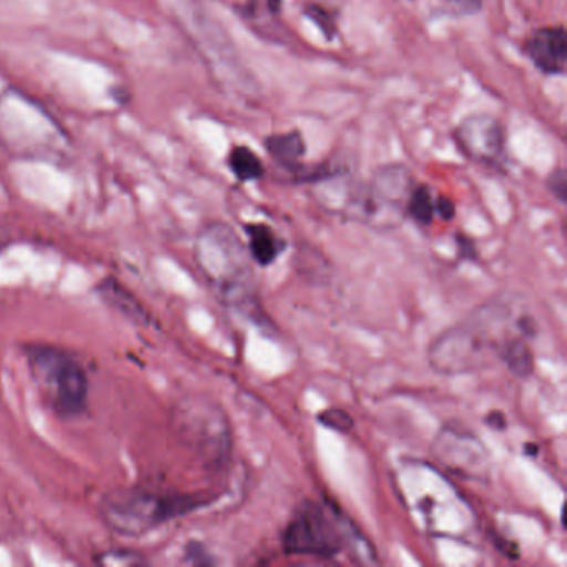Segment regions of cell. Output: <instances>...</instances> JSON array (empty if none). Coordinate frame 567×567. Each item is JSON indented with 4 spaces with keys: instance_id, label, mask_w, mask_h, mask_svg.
Here are the masks:
<instances>
[{
    "instance_id": "6da1fadb",
    "label": "cell",
    "mask_w": 567,
    "mask_h": 567,
    "mask_svg": "<svg viewBox=\"0 0 567 567\" xmlns=\"http://www.w3.org/2000/svg\"><path fill=\"white\" fill-rule=\"evenodd\" d=\"M536 333L533 318L517 317L513 303L487 301L463 321L444 331L430 350L433 370L443 374H463L503 363L507 350L519 338Z\"/></svg>"
},
{
    "instance_id": "7a4b0ae2",
    "label": "cell",
    "mask_w": 567,
    "mask_h": 567,
    "mask_svg": "<svg viewBox=\"0 0 567 567\" xmlns=\"http://www.w3.org/2000/svg\"><path fill=\"white\" fill-rule=\"evenodd\" d=\"M250 251L228 225H210L197 241L198 267L225 303L248 307L255 301Z\"/></svg>"
},
{
    "instance_id": "3957f363",
    "label": "cell",
    "mask_w": 567,
    "mask_h": 567,
    "mask_svg": "<svg viewBox=\"0 0 567 567\" xmlns=\"http://www.w3.org/2000/svg\"><path fill=\"white\" fill-rule=\"evenodd\" d=\"M29 370L48 406L61 417H78L89 401L84 367L68 351L51 344L25 348Z\"/></svg>"
},
{
    "instance_id": "277c9868",
    "label": "cell",
    "mask_w": 567,
    "mask_h": 567,
    "mask_svg": "<svg viewBox=\"0 0 567 567\" xmlns=\"http://www.w3.org/2000/svg\"><path fill=\"white\" fill-rule=\"evenodd\" d=\"M197 506L187 496H162L144 489L115 491L102 503L109 526L125 536H138Z\"/></svg>"
},
{
    "instance_id": "5b68a950",
    "label": "cell",
    "mask_w": 567,
    "mask_h": 567,
    "mask_svg": "<svg viewBox=\"0 0 567 567\" xmlns=\"http://www.w3.org/2000/svg\"><path fill=\"white\" fill-rule=\"evenodd\" d=\"M340 514L330 516L327 507L305 503L288 523L284 534V549L297 556L334 557L344 543L354 546V529H341Z\"/></svg>"
},
{
    "instance_id": "8992f818",
    "label": "cell",
    "mask_w": 567,
    "mask_h": 567,
    "mask_svg": "<svg viewBox=\"0 0 567 567\" xmlns=\"http://www.w3.org/2000/svg\"><path fill=\"white\" fill-rule=\"evenodd\" d=\"M414 178L404 165H383L367 185H361L358 220L377 227H394L406 215Z\"/></svg>"
},
{
    "instance_id": "52a82bcc",
    "label": "cell",
    "mask_w": 567,
    "mask_h": 567,
    "mask_svg": "<svg viewBox=\"0 0 567 567\" xmlns=\"http://www.w3.org/2000/svg\"><path fill=\"white\" fill-rule=\"evenodd\" d=\"M453 137L461 154L476 164L499 167L506 158V132L493 115H470L457 125Z\"/></svg>"
},
{
    "instance_id": "ba28073f",
    "label": "cell",
    "mask_w": 567,
    "mask_h": 567,
    "mask_svg": "<svg viewBox=\"0 0 567 567\" xmlns=\"http://www.w3.org/2000/svg\"><path fill=\"white\" fill-rule=\"evenodd\" d=\"M434 454L447 470L463 476H477L486 473L487 456L477 437L461 431L446 430L434 443Z\"/></svg>"
},
{
    "instance_id": "9c48e42d",
    "label": "cell",
    "mask_w": 567,
    "mask_h": 567,
    "mask_svg": "<svg viewBox=\"0 0 567 567\" xmlns=\"http://www.w3.org/2000/svg\"><path fill=\"white\" fill-rule=\"evenodd\" d=\"M526 58L546 75H563L567 62V35L563 25L536 29L524 44Z\"/></svg>"
},
{
    "instance_id": "30bf717a",
    "label": "cell",
    "mask_w": 567,
    "mask_h": 567,
    "mask_svg": "<svg viewBox=\"0 0 567 567\" xmlns=\"http://www.w3.org/2000/svg\"><path fill=\"white\" fill-rule=\"evenodd\" d=\"M265 148L268 155L290 174L300 175L303 171V158L307 154V144L303 135L298 131L274 134L265 138Z\"/></svg>"
},
{
    "instance_id": "8fae6325",
    "label": "cell",
    "mask_w": 567,
    "mask_h": 567,
    "mask_svg": "<svg viewBox=\"0 0 567 567\" xmlns=\"http://www.w3.org/2000/svg\"><path fill=\"white\" fill-rule=\"evenodd\" d=\"M248 237H250V251L251 258L258 264L267 265L274 264L278 255L284 251L285 244L278 238V235L271 230L268 225L250 224L245 227Z\"/></svg>"
},
{
    "instance_id": "7c38bea8",
    "label": "cell",
    "mask_w": 567,
    "mask_h": 567,
    "mask_svg": "<svg viewBox=\"0 0 567 567\" xmlns=\"http://www.w3.org/2000/svg\"><path fill=\"white\" fill-rule=\"evenodd\" d=\"M228 167L240 182L260 181L265 175L264 162L250 147L238 145L228 155Z\"/></svg>"
},
{
    "instance_id": "4fadbf2b",
    "label": "cell",
    "mask_w": 567,
    "mask_h": 567,
    "mask_svg": "<svg viewBox=\"0 0 567 567\" xmlns=\"http://www.w3.org/2000/svg\"><path fill=\"white\" fill-rule=\"evenodd\" d=\"M436 214V198L427 185H414L406 205V215L421 225H430Z\"/></svg>"
},
{
    "instance_id": "5bb4252c",
    "label": "cell",
    "mask_w": 567,
    "mask_h": 567,
    "mask_svg": "<svg viewBox=\"0 0 567 567\" xmlns=\"http://www.w3.org/2000/svg\"><path fill=\"white\" fill-rule=\"evenodd\" d=\"M503 363L506 364L511 373L516 374V377L526 378L533 373L534 357L526 338H519V340L511 344Z\"/></svg>"
},
{
    "instance_id": "9a60e30c",
    "label": "cell",
    "mask_w": 567,
    "mask_h": 567,
    "mask_svg": "<svg viewBox=\"0 0 567 567\" xmlns=\"http://www.w3.org/2000/svg\"><path fill=\"white\" fill-rule=\"evenodd\" d=\"M99 291L104 295L105 300L111 301L112 305H115V307L124 311V313L132 315V317H138V315H141L137 303H135L132 298H127L124 288L118 287L114 281H105V285H102Z\"/></svg>"
},
{
    "instance_id": "2e32d148",
    "label": "cell",
    "mask_w": 567,
    "mask_h": 567,
    "mask_svg": "<svg viewBox=\"0 0 567 567\" xmlns=\"http://www.w3.org/2000/svg\"><path fill=\"white\" fill-rule=\"evenodd\" d=\"M307 16L321 29L327 39L334 38V34H337V22H334L333 16L327 9L313 4L307 8Z\"/></svg>"
},
{
    "instance_id": "e0dca14e",
    "label": "cell",
    "mask_w": 567,
    "mask_h": 567,
    "mask_svg": "<svg viewBox=\"0 0 567 567\" xmlns=\"http://www.w3.org/2000/svg\"><path fill=\"white\" fill-rule=\"evenodd\" d=\"M547 188H549L550 194H553L560 204H566L567 174L564 168H556V171L547 177Z\"/></svg>"
},
{
    "instance_id": "ac0fdd59",
    "label": "cell",
    "mask_w": 567,
    "mask_h": 567,
    "mask_svg": "<svg viewBox=\"0 0 567 567\" xmlns=\"http://www.w3.org/2000/svg\"><path fill=\"white\" fill-rule=\"evenodd\" d=\"M320 421L337 431H350L353 427V420L341 410L324 411L320 414Z\"/></svg>"
},
{
    "instance_id": "d6986e66",
    "label": "cell",
    "mask_w": 567,
    "mask_h": 567,
    "mask_svg": "<svg viewBox=\"0 0 567 567\" xmlns=\"http://www.w3.org/2000/svg\"><path fill=\"white\" fill-rule=\"evenodd\" d=\"M436 214L440 215L443 220L450 221L451 218L456 214V208H454L453 202L446 197H437L436 198Z\"/></svg>"
},
{
    "instance_id": "ffe728a7",
    "label": "cell",
    "mask_w": 567,
    "mask_h": 567,
    "mask_svg": "<svg viewBox=\"0 0 567 567\" xmlns=\"http://www.w3.org/2000/svg\"><path fill=\"white\" fill-rule=\"evenodd\" d=\"M486 423L496 427V430H501V427L506 426V421H504L503 414L497 413V411H494V413H491L489 416L486 417Z\"/></svg>"
},
{
    "instance_id": "44dd1931",
    "label": "cell",
    "mask_w": 567,
    "mask_h": 567,
    "mask_svg": "<svg viewBox=\"0 0 567 567\" xmlns=\"http://www.w3.org/2000/svg\"><path fill=\"white\" fill-rule=\"evenodd\" d=\"M446 2H461V0H446Z\"/></svg>"
}]
</instances>
